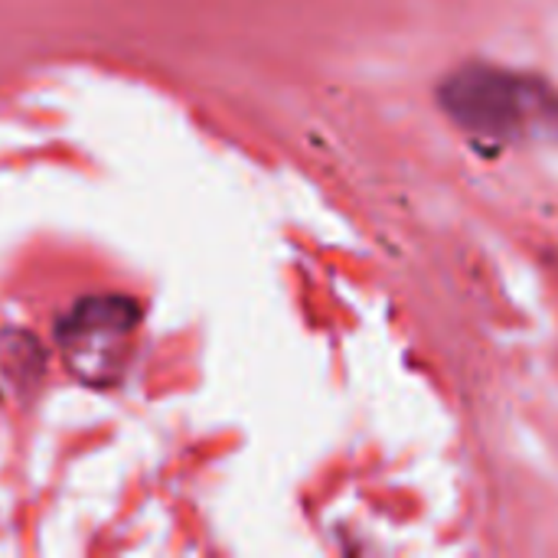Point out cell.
<instances>
[{"mask_svg": "<svg viewBox=\"0 0 558 558\" xmlns=\"http://www.w3.org/2000/svg\"><path fill=\"white\" fill-rule=\"evenodd\" d=\"M438 105L464 134L494 144H558V88L543 75L464 62L438 82Z\"/></svg>", "mask_w": 558, "mask_h": 558, "instance_id": "6da1fadb", "label": "cell"}, {"mask_svg": "<svg viewBox=\"0 0 558 558\" xmlns=\"http://www.w3.org/2000/svg\"><path fill=\"white\" fill-rule=\"evenodd\" d=\"M137 320L141 311L131 298H82L56 330L69 373L95 389L114 386L128 366Z\"/></svg>", "mask_w": 558, "mask_h": 558, "instance_id": "7a4b0ae2", "label": "cell"}]
</instances>
